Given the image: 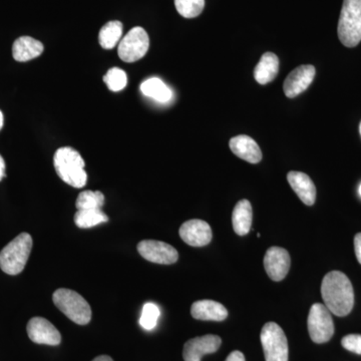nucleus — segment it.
Wrapping results in <instances>:
<instances>
[{
    "mask_svg": "<svg viewBox=\"0 0 361 361\" xmlns=\"http://www.w3.org/2000/svg\"><path fill=\"white\" fill-rule=\"evenodd\" d=\"M175 6L183 18H195L203 11L205 0H175Z\"/></svg>",
    "mask_w": 361,
    "mask_h": 361,
    "instance_id": "obj_25",
    "label": "nucleus"
},
{
    "mask_svg": "<svg viewBox=\"0 0 361 361\" xmlns=\"http://www.w3.org/2000/svg\"><path fill=\"white\" fill-rule=\"evenodd\" d=\"M123 35V23L114 20L104 25L99 33V42L104 49H113L120 44Z\"/></svg>",
    "mask_w": 361,
    "mask_h": 361,
    "instance_id": "obj_22",
    "label": "nucleus"
},
{
    "mask_svg": "<svg viewBox=\"0 0 361 361\" xmlns=\"http://www.w3.org/2000/svg\"><path fill=\"white\" fill-rule=\"evenodd\" d=\"M52 300L66 317L77 324L85 325L92 319L90 304L78 292L66 288L58 289L52 295Z\"/></svg>",
    "mask_w": 361,
    "mask_h": 361,
    "instance_id": "obj_5",
    "label": "nucleus"
},
{
    "mask_svg": "<svg viewBox=\"0 0 361 361\" xmlns=\"http://www.w3.org/2000/svg\"><path fill=\"white\" fill-rule=\"evenodd\" d=\"M27 334L30 341L45 345H59L61 336L58 329L49 320L42 317H33L27 323Z\"/></svg>",
    "mask_w": 361,
    "mask_h": 361,
    "instance_id": "obj_11",
    "label": "nucleus"
},
{
    "mask_svg": "<svg viewBox=\"0 0 361 361\" xmlns=\"http://www.w3.org/2000/svg\"><path fill=\"white\" fill-rule=\"evenodd\" d=\"M322 295L330 312L341 317L348 315L355 305L353 284L341 271H331L325 275L322 280Z\"/></svg>",
    "mask_w": 361,
    "mask_h": 361,
    "instance_id": "obj_1",
    "label": "nucleus"
},
{
    "mask_svg": "<svg viewBox=\"0 0 361 361\" xmlns=\"http://www.w3.org/2000/svg\"><path fill=\"white\" fill-rule=\"evenodd\" d=\"M358 191H360V195L361 196V185H360V190H358Z\"/></svg>",
    "mask_w": 361,
    "mask_h": 361,
    "instance_id": "obj_34",
    "label": "nucleus"
},
{
    "mask_svg": "<svg viewBox=\"0 0 361 361\" xmlns=\"http://www.w3.org/2000/svg\"><path fill=\"white\" fill-rule=\"evenodd\" d=\"M92 361H114V360H111L110 356L101 355V356H97V357L94 358V360Z\"/></svg>",
    "mask_w": 361,
    "mask_h": 361,
    "instance_id": "obj_32",
    "label": "nucleus"
},
{
    "mask_svg": "<svg viewBox=\"0 0 361 361\" xmlns=\"http://www.w3.org/2000/svg\"><path fill=\"white\" fill-rule=\"evenodd\" d=\"M54 165L59 177L73 188H84L87 182L85 164L80 154L71 147H63L56 152Z\"/></svg>",
    "mask_w": 361,
    "mask_h": 361,
    "instance_id": "obj_2",
    "label": "nucleus"
},
{
    "mask_svg": "<svg viewBox=\"0 0 361 361\" xmlns=\"http://www.w3.org/2000/svg\"><path fill=\"white\" fill-rule=\"evenodd\" d=\"M360 135H361V123H360Z\"/></svg>",
    "mask_w": 361,
    "mask_h": 361,
    "instance_id": "obj_35",
    "label": "nucleus"
},
{
    "mask_svg": "<svg viewBox=\"0 0 361 361\" xmlns=\"http://www.w3.org/2000/svg\"><path fill=\"white\" fill-rule=\"evenodd\" d=\"M104 82L111 92H120L127 87V73L118 68H111L104 75Z\"/></svg>",
    "mask_w": 361,
    "mask_h": 361,
    "instance_id": "obj_26",
    "label": "nucleus"
},
{
    "mask_svg": "<svg viewBox=\"0 0 361 361\" xmlns=\"http://www.w3.org/2000/svg\"><path fill=\"white\" fill-rule=\"evenodd\" d=\"M137 251L142 257L157 264H174L179 258V254L174 247L156 240H144L140 242L137 244Z\"/></svg>",
    "mask_w": 361,
    "mask_h": 361,
    "instance_id": "obj_9",
    "label": "nucleus"
},
{
    "mask_svg": "<svg viewBox=\"0 0 361 361\" xmlns=\"http://www.w3.org/2000/svg\"><path fill=\"white\" fill-rule=\"evenodd\" d=\"M32 248V238L21 233L0 252V268L8 275H18L25 269Z\"/></svg>",
    "mask_w": 361,
    "mask_h": 361,
    "instance_id": "obj_3",
    "label": "nucleus"
},
{
    "mask_svg": "<svg viewBox=\"0 0 361 361\" xmlns=\"http://www.w3.org/2000/svg\"><path fill=\"white\" fill-rule=\"evenodd\" d=\"M338 37L346 47L361 42V0H344L338 21Z\"/></svg>",
    "mask_w": 361,
    "mask_h": 361,
    "instance_id": "obj_4",
    "label": "nucleus"
},
{
    "mask_svg": "<svg viewBox=\"0 0 361 361\" xmlns=\"http://www.w3.org/2000/svg\"><path fill=\"white\" fill-rule=\"evenodd\" d=\"M225 361H246L245 356H244L243 353H240V351H233V353H230L228 355L227 360Z\"/></svg>",
    "mask_w": 361,
    "mask_h": 361,
    "instance_id": "obj_30",
    "label": "nucleus"
},
{
    "mask_svg": "<svg viewBox=\"0 0 361 361\" xmlns=\"http://www.w3.org/2000/svg\"><path fill=\"white\" fill-rule=\"evenodd\" d=\"M260 339L266 361H288V341L277 323H266L261 330Z\"/></svg>",
    "mask_w": 361,
    "mask_h": 361,
    "instance_id": "obj_6",
    "label": "nucleus"
},
{
    "mask_svg": "<svg viewBox=\"0 0 361 361\" xmlns=\"http://www.w3.org/2000/svg\"><path fill=\"white\" fill-rule=\"evenodd\" d=\"M222 341L219 336H204L190 339L184 345L183 357L185 361H201L204 355L216 353L220 348Z\"/></svg>",
    "mask_w": 361,
    "mask_h": 361,
    "instance_id": "obj_13",
    "label": "nucleus"
},
{
    "mask_svg": "<svg viewBox=\"0 0 361 361\" xmlns=\"http://www.w3.org/2000/svg\"><path fill=\"white\" fill-rule=\"evenodd\" d=\"M341 344L346 350L361 355L360 334H349V336H344L342 338Z\"/></svg>",
    "mask_w": 361,
    "mask_h": 361,
    "instance_id": "obj_28",
    "label": "nucleus"
},
{
    "mask_svg": "<svg viewBox=\"0 0 361 361\" xmlns=\"http://www.w3.org/2000/svg\"><path fill=\"white\" fill-rule=\"evenodd\" d=\"M4 114H2V111H0V130H1L2 127H4Z\"/></svg>",
    "mask_w": 361,
    "mask_h": 361,
    "instance_id": "obj_33",
    "label": "nucleus"
},
{
    "mask_svg": "<svg viewBox=\"0 0 361 361\" xmlns=\"http://www.w3.org/2000/svg\"><path fill=\"white\" fill-rule=\"evenodd\" d=\"M109 217L102 211V209L94 210H78L75 214V223L78 228L87 229L94 226L108 222Z\"/></svg>",
    "mask_w": 361,
    "mask_h": 361,
    "instance_id": "obj_23",
    "label": "nucleus"
},
{
    "mask_svg": "<svg viewBox=\"0 0 361 361\" xmlns=\"http://www.w3.org/2000/svg\"><path fill=\"white\" fill-rule=\"evenodd\" d=\"M287 180H288L289 185L295 192L297 196L305 205H314L316 188L310 176L304 174V173L292 171L287 175Z\"/></svg>",
    "mask_w": 361,
    "mask_h": 361,
    "instance_id": "obj_16",
    "label": "nucleus"
},
{
    "mask_svg": "<svg viewBox=\"0 0 361 361\" xmlns=\"http://www.w3.org/2000/svg\"><path fill=\"white\" fill-rule=\"evenodd\" d=\"M290 255L281 247H271L264 256V268L273 281H281L290 269Z\"/></svg>",
    "mask_w": 361,
    "mask_h": 361,
    "instance_id": "obj_10",
    "label": "nucleus"
},
{
    "mask_svg": "<svg viewBox=\"0 0 361 361\" xmlns=\"http://www.w3.org/2000/svg\"><path fill=\"white\" fill-rule=\"evenodd\" d=\"M141 92L145 96L160 103H168L173 97L170 87L158 78H151L145 80L141 85Z\"/></svg>",
    "mask_w": 361,
    "mask_h": 361,
    "instance_id": "obj_21",
    "label": "nucleus"
},
{
    "mask_svg": "<svg viewBox=\"0 0 361 361\" xmlns=\"http://www.w3.org/2000/svg\"><path fill=\"white\" fill-rule=\"evenodd\" d=\"M315 73L314 66L311 65L300 66L292 71L284 82L285 96L292 99L305 92L312 84Z\"/></svg>",
    "mask_w": 361,
    "mask_h": 361,
    "instance_id": "obj_14",
    "label": "nucleus"
},
{
    "mask_svg": "<svg viewBox=\"0 0 361 361\" xmlns=\"http://www.w3.org/2000/svg\"><path fill=\"white\" fill-rule=\"evenodd\" d=\"M229 146L234 155L248 163L257 164L262 160L260 147L249 135H240L232 137Z\"/></svg>",
    "mask_w": 361,
    "mask_h": 361,
    "instance_id": "obj_15",
    "label": "nucleus"
},
{
    "mask_svg": "<svg viewBox=\"0 0 361 361\" xmlns=\"http://www.w3.org/2000/svg\"><path fill=\"white\" fill-rule=\"evenodd\" d=\"M104 205V196L99 191H84L78 195L75 206L78 210L102 209Z\"/></svg>",
    "mask_w": 361,
    "mask_h": 361,
    "instance_id": "obj_24",
    "label": "nucleus"
},
{
    "mask_svg": "<svg viewBox=\"0 0 361 361\" xmlns=\"http://www.w3.org/2000/svg\"><path fill=\"white\" fill-rule=\"evenodd\" d=\"M355 250L356 258L361 264V233L355 235Z\"/></svg>",
    "mask_w": 361,
    "mask_h": 361,
    "instance_id": "obj_29",
    "label": "nucleus"
},
{
    "mask_svg": "<svg viewBox=\"0 0 361 361\" xmlns=\"http://www.w3.org/2000/svg\"><path fill=\"white\" fill-rule=\"evenodd\" d=\"M44 49V44L39 40L30 37H21L13 45V59L20 63H25L39 58Z\"/></svg>",
    "mask_w": 361,
    "mask_h": 361,
    "instance_id": "obj_18",
    "label": "nucleus"
},
{
    "mask_svg": "<svg viewBox=\"0 0 361 361\" xmlns=\"http://www.w3.org/2000/svg\"><path fill=\"white\" fill-rule=\"evenodd\" d=\"M6 161H4V158H2V156L0 155V180L4 179V177H6Z\"/></svg>",
    "mask_w": 361,
    "mask_h": 361,
    "instance_id": "obj_31",
    "label": "nucleus"
},
{
    "mask_svg": "<svg viewBox=\"0 0 361 361\" xmlns=\"http://www.w3.org/2000/svg\"><path fill=\"white\" fill-rule=\"evenodd\" d=\"M279 71V59L272 52H266L254 71V78L260 85H267L273 82Z\"/></svg>",
    "mask_w": 361,
    "mask_h": 361,
    "instance_id": "obj_19",
    "label": "nucleus"
},
{
    "mask_svg": "<svg viewBox=\"0 0 361 361\" xmlns=\"http://www.w3.org/2000/svg\"><path fill=\"white\" fill-rule=\"evenodd\" d=\"M308 332L311 341L322 344L329 341L334 334V319L329 308L322 303L311 306L308 315Z\"/></svg>",
    "mask_w": 361,
    "mask_h": 361,
    "instance_id": "obj_7",
    "label": "nucleus"
},
{
    "mask_svg": "<svg viewBox=\"0 0 361 361\" xmlns=\"http://www.w3.org/2000/svg\"><path fill=\"white\" fill-rule=\"evenodd\" d=\"M149 47L148 33L141 26H135L121 39L118 47V56L126 63H135L146 56Z\"/></svg>",
    "mask_w": 361,
    "mask_h": 361,
    "instance_id": "obj_8",
    "label": "nucleus"
},
{
    "mask_svg": "<svg viewBox=\"0 0 361 361\" xmlns=\"http://www.w3.org/2000/svg\"><path fill=\"white\" fill-rule=\"evenodd\" d=\"M253 210L250 202L241 200L235 206L232 213L233 229L239 236H245L251 230Z\"/></svg>",
    "mask_w": 361,
    "mask_h": 361,
    "instance_id": "obj_20",
    "label": "nucleus"
},
{
    "mask_svg": "<svg viewBox=\"0 0 361 361\" xmlns=\"http://www.w3.org/2000/svg\"><path fill=\"white\" fill-rule=\"evenodd\" d=\"M160 315V308L155 303H146L142 307L140 324L144 329L153 330L155 329L157 323H158Z\"/></svg>",
    "mask_w": 361,
    "mask_h": 361,
    "instance_id": "obj_27",
    "label": "nucleus"
},
{
    "mask_svg": "<svg viewBox=\"0 0 361 361\" xmlns=\"http://www.w3.org/2000/svg\"><path fill=\"white\" fill-rule=\"evenodd\" d=\"M191 314L204 322H223L228 317V310L217 301L200 300L192 304Z\"/></svg>",
    "mask_w": 361,
    "mask_h": 361,
    "instance_id": "obj_17",
    "label": "nucleus"
},
{
    "mask_svg": "<svg viewBox=\"0 0 361 361\" xmlns=\"http://www.w3.org/2000/svg\"><path fill=\"white\" fill-rule=\"evenodd\" d=\"M180 237L188 245L203 247L208 245L212 240V229L203 220L187 221L180 228Z\"/></svg>",
    "mask_w": 361,
    "mask_h": 361,
    "instance_id": "obj_12",
    "label": "nucleus"
}]
</instances>
